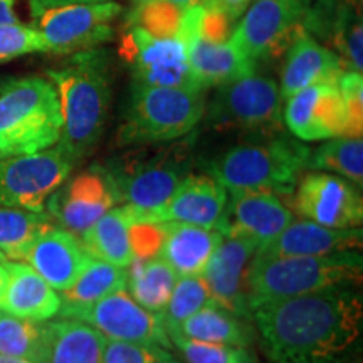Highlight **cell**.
Listing matches in <instances>:
<instances>
[{"mask_svg": "<svg viewBox=\"0 0 363 363\" xmlns=\"http://www.w3.org/2000/svg\"><path fill=\"white\" fill-rule=\"evenodd\" d=\"M252 318L274 363H335L362 333V294L353 286L264 303Z\"/></svg>", "mask_w": 363, "mask_h": 363, "instance_id": "6da1fadb", "label": "cell"}, {"mask_svg": "<svg viewBox=\"0 0 363 363\" xmlns=\"http://www.w3.org/2000/svg\"><path fill=\"white\" fill-rule=\"evenodd\" d=\"M61 104L59 145L81 160L96 147L111 101L110 61L98 48L74 52L61 67L48 71Z\"/></svg>", "mask_w": 363, "mask_h": 363, "instance_id": "7a4b0ae2", "label": "cell"}, {"mask_svg": "<svg viewBox=\"0 0 363 363\" xmlns=\"http://www.w3.org/2000/svg\"><path fill=\"white\" fill-rule=\"evenodd\" d=\"M311 150L283 130L269 135H252L208 163L212 175L227 190L266 192L291 197L299 177L308 169Z\"/></svg>", "mask_w": 363, "mask_h": 363, "instance_id": "3957f363", "label": "cell"}, {"mask_svg": "<svg viewBox=\"0 0 363 363\" xmlns=\"http://www.w3.org/2000/svg\"><path fill=\"white\" fill-rule=\"evenodd\" d=\"M61 130V104L51 79L26 76L0 86V158L51 148Z\"/></svg>", "mask_w": 363, "mask_h": 363, "instance_id": "277c9868", "label": "cell"}, {"mask_svg": "<svg viewBox=\"0 0 363 363\" xmlns=\"http://www.w3.org/2000/svg\"><path fill=\"white\" fill-rule=\"evenodd\" d=\"M360 252L347 251L326 256H293L252 259L249 271V308L279 299L323 291L337 286L362 283Z\"/></svg>", "mask_w": 363, "mask_h": 363, "instance_id": "5b68a950", "label": "cell"}, {"mask_svg": "<svg viewBox=\"0 0 363 363\" xmlns=\"http://www.w3.org/2000/svg\"><path fill=\"white\" fill-rule=\"evenodd\" d=\"M206 91L133 83L118 147H148L184 138L201 123Z\"/></svg>", "mask_w": 363, "mask_h": 363, "instance_id": "8992f818", "label": "cell"}, {"mask_svg": "<svg viewBox=\"0 0 363 363\" xmlns=\"http://www.w3.org/2000/svg\"><path fill=\"white\" fill-rule=\"evenodd\" d=\"M175 143L155 152L136 150L106 163L121 197L136 219L152 214L170 201L180 184L192 174V147Z\"/></svg>", "mask_w": 363, "mask_h": 363, "instance_id": "52a82bcc", "label": "cell"}, {"mask_svg": "<svg viewBox=\"0 0 363 363\" xmlns=\"http://www.w3.org/2000/svg\"><path fill=\"white\" fill-rule=\"evenodd\" d=\"M279 86L257 71L217 86L206 106L207 126L216 130H240L249 135H269L283 128Z\"/></svg>", "mask_w": 363, "mask_h": 363, "instance_id": "ba28073f", "label": "cell"}, {"mask_svg": "<svg viewBox=\"0 0 363 363\" xmlns=\"http://www.w3.org/2000/svg\"><path fill=\"white\" fill-rule=\"evenodd\" d=\"M78 163L61 145L0 158V207L44 212L45 202L61 187Z\"/></svg>", "mask_w": 363, "mask_h": 363, "instance_id": "9c48e42d", "label": "cell"}, {"mask_svg": "<svg viewBox=\"0 0 363 363\" xmlns=\"http://www.w3.org/2000/svg\"><path fill=\"white\" fill-rule=\"evenodd\" d=\"M118 52L130 67L133 83L202 89L190 69L189 38L184 29L175 38L160 39L140 27L128 26L121 35Z\"/></svg>", "mask_w": 363, "mask_h": 363, "instance_id": "30bf717a", "label": "cell"}, {"mask_svg": "<svg viewBox=\"0 0 363 363\" xmlns=\"http://www.w3.org/2000/svg\"><path fill=\"white\" fill-rule=\"evenodd\" d=\"M310 0H256L233 29L229 43L256 65L278 57L299 30Z\"/></svg>", "mask_w": 363, "mask_h": 363, "instance_id": "8fae6325", "label": "cell"}, {"mask_svg": "<svg viewBox=\"0 0 363 363\" xmlns=\"http://www.w3.org/2000/svg\"><path fill=\"white\" fill-rule=\"evenodd\" d=\"M61 318H72L98 330L104 338L120 342L157 343L172 348L163 315L135 301L128 289H120L86 306L61 308Z\"/></svg>", "mask_w": 363, "mask_h": 363, "instance_id": "7c38bea8", "label": "cell"}, {"mask_svg": "<svg viewBox=\"0 0 363 363\" xmlns=\"http://www.w3.org/2000/svg\"><path fill=\"white\" fill-rule=\"evenodd\" d=\"M123 12L120 4H72L45 9L35 16L48 52L74 54L94 49L113 38L111 22Z\"/></svg>", "mask_w": 363, "mask_h": 363, "instance_id": "4fadbf2b", "label": "cell"}, {"mask_svg": "<svg viewBox=\"0 0 363 363\" xmlns=\"http://www.w3.org/2000/svg\"><path fill=\"white\" fill-rule=\"evenodd\" d=\"M59 227L81 235L108 211L121 206V197L106 165H93L54 190L45 202Z\"/></svg>", "mask_w": 363, "mask_h": 363, "instance_id": "5bb4252c", "label": "cell"}, {"mask_svg": "<svg viewBox=\"0 0 363 363\" xmlns=\"http://www.w3.org/2000/svg\"><path fill=\"white\" fill-rule=\"evenodd\" d=\"M294 212L331 229H352L363 222L360 189L343 177L313 170L299 177L291 194Z\"/></svg>", "mask_w": 363, "mask_h": 363, "instance_id": "9a60e30c", "label": "cell"}, {"mask_svg": "<svg viewBox=\"0 0 363 363\" xmlns=\"http://www.w3.org/2000/svg\"><path fill=\"white\" fill-rule=\"evenodd\" d=\"M303 29L316 40L331 44L345 71L363 69V24L360 0L308 2Z\"/></svg>", "mask_w": 363, "mask_h": 363, "instance_id": "2e32d148", "label": "cell"}, {"mask_svg": "<svg viewBox=\"0 0 363 363\" xmlns=\"http://www.w3.org/2000/svg\"><path fill=\"white\" fill-rule=\"evenodd\" d=\"M284 123L301 142L347 136V110L338 84L320 83L294 93L286 99Z\"/></svg>", "mask_w": 363, "mask_h": 363, "instance_id": "e0dca14e", "label": "cell"}, {"mask_svg": "<svg viewBox=\"0 0 363 363\" xmlns=\"http://www.w3.org/2000/svg\"><path fill=\"white\" fill-rule=\"evenodd\" d=\"M257 246L242 238H224L208 259L202 278L212 301L222 310L249 320V271Z\"/></svg>", "mask_w": 363, "mask_h": 363, "instance_id": "ac0fdd59", "label": "cell"}, {"mask_svg": "<svg viewBox=\"0 0 363 363\" xmlns=\"http://www.w3.org/2000/svg\"><path fill=\"white\" fill-rule=\"evenodd\" d=\"M227 201L229 194L214 177L190 174L165 206L142 220L184 222L224 234Z\"/></svg>", "mask_w": 363, "mask_h": 363, "instance_id": "d6986e66", "label": "cell"}, {"mask_svg": "<svg viewBox=\"0 0 363 363\" xmlns=\"http://www.w3.org/2000/svg\"><path fill=\"white\" fill-rule=\"evenodd\" d=\"M294 220V214L278 195L234 192L227 201L224 238L251 240L257 249L278 238Z\"/></svg>", "mask_w": 363, "mask_h": 363, "instance_id": "ffe728a7", "label": "cell"}, {"mask_svg": "<svg viewBox=\"0 0 363 363\" xmlns=\"http://www.w3.org/2000/svg\"><path fill=\"white\" fill-rule=\"evenodd\" d=\"M202 6L185 9L182 29L189 38V62L195 79L202 89L217 88L229 81L257 71V65L239 52L229 40L208 43L197 35V21Z\"/></svg>", "mask_w": 363, "mask_h": 363, "instance_id": "44dd1931", "label": "cell"}, {"mask_svg": "<svg viewBox=\"0 0 363 363\" xmlns=\"http://www.w3.org/2000/svg\"><path fill=\"white\" fill-rule=\"evenodd\" d=\"M363 233L360 227L331 229L308 219L293 220L278 238L259 247L254 259H276L293 256H326L362 247Z\"/></svg>", "mask_w": 363, "mask_h": 363, "instance_id": "7402d4cb", "label": "cell"}, {"mask_svg": "<svg viewBox=\"0 0 363 363\" xmlns=\"http://www.w3.org/2000/svg\"><path fill=\"white\" fill-rule=\"evenodd\" d=\"M24 261L56 291H65L79 278L93 257L78 235L54 224L39 235Z\"/></svg>", "mask_w": 363, "mask_h": 363, "instance_id": "603a6c76", "label": "cell"}, {"mask_svg": "<svg viewBox=\"0 0 363 363\" xmlns=\"http://www.w3.org/2000/svg\"><path fill=\"white\" fill-rule=\"evenodd\" d=\"M343 71L342 61L337 54L301 29L286 49L279 86L281 99L286 101L294 93L313 84H337Z\"/></svg>", "mask_w": 363, "mask_h": 363, "instance_id": "cb8c5ba5", "label": "cell"}, {"mask_svg": "<svg viewBox=\"0 0 363 363\" xmlns=\"http://www.w3.org/2000/svg\"><path fill=\"white\" fill-rule=\"evenodd\" d=\"M7 274L6 294L0 310L13 316L48 321L57 316L61 298L39 272L27 262L0 259Z\"/></svg>", "mask_w": 363, "mask_h": 363, "instance_id": "d4e9b609", "label": "cell"}, {"mask_svg": "<svg viewBox=\"0 0 363 363\" xmlns=\"http://www.w3.org/2000/svg\"><path fill=\"white\" fill-rule=\"evenodd\" d=\"M165 240L158 256L174 267L180 276H202L208 259L224 240L219 230L184 224V222H163Z\"/></svg>", "mask_w": 363, "mask_h": 363, "instance_id": "484cf974", "label": "cell"}, {"mask_svg": "<svg viewBox=\"0 0 363 363\" xmlns=\"http://www.w3.org/2000/svg\"><path fill=\"white\" fill-rule=\"evenodd\" d=\"M104 343L98 330L79 320L48 321L44 363H103Z\"/></svg>", "mask_w": 363, "mask_h": 363, "instance_id": "4316f807", "label": "cell"}, {"mask_svg": "<svg viewBox=\"0 0 363 363\" xmlns=\"http://www.w3.org/2000/svg\"><path fill=\"white\" fill-rule=\"evenodd\" d=\"M133 216L128 206L115 207L79 235L93 259L126 267L135 259L130 246V224Z\"/></svg>", "mask_w": 363, "mask_h": 363, "instance_id": "83f0119b", "label": "cell"}, {"mask_svg": "<svg viewBox=\"0 0 363 363\" xmlns=\"http://www.w3.org/2000/svg\"><path fill=\"white\" fill-rule=\"evenodd\" d=\"M177 274L174 267L162 257L138 259L126 266V289L138 305L150 311L160 313L167 306L174 291Z\"/></svg>", "mask_w": 363, "mask_h": 363, "instance_id": "f1b7e54d", "label": "cell"}, {"mask_svg": "<svg viewBox=\"0 0 363 363\" xmlns=\"http://www.w3.org/2000/svg\"><path fill=\"white\" fill-rule=\"evenodd\" d=\"M174 331L201 342L238 345V347H249L254 340V331L246 318L233 315L217 305L203 306L202 310L182 321L179 328Z\"/></svg>", "mask_w": 363, "mask_h": 363, "instance_id": "f546056e", "label": "cell"}, {"mask_svg": "<svg viewBox=\"0 0 363 363\" xmlns=\"http://www.w3.org/2000/svg\"><path fill=\"white\" fill-rule=\"evenodd\" d=\"M52 225L45 212L0 207V259L24 261L39 235Z\"/></svg>", "mask_w": 363, "mask_h": 363, "instance_id": "4dcf8cb0", "label": "cell"}, {"mask_svg": "<svg viewBox=\"0 0 363 363\" xmlns=\"http://www.w3.org/2000/svg\"><path fill=\"white\" fill-rule=\"evenodd\" d=\"M120 289H126V267L93 259L69 288L59 291L61 308L91 305Z\"/></svg>", "mask_w": 363, "mask_h": 363, "instance_id": "1f68e13d", "label": "cell"}, {"mask_svg": "<svg viewBox=\"0 0 363 363\" xmlns=\"http://www.w3.org/2000/svg\"><path fill=\"white\" fill-rule=\"evenodd\" d=\"M48 323L13 316L0 310V353L44 363Z\"/></svg>", "mask_w": 363, "mask_h": 363, "instance_id": "d6a6232c", "label": "cell"}, {"mask_svg": "<svg viewBox=\"0 0 363 363\" xmlns=\"http://www.w3.org/2000/svg\"><path fill=\"white\" fill-rule=\"evenodd\" d=\"M308 169L335 172L362 189L363 185V140L362 136H337L311 150Z\"/></svg>", "mask_w": 363, "mask_h": 363, "instance_id": "836d02e7", "label": "cell"}, {"mask_svg": "<svg viewBox=\"0 0 363 363\" xmlns=\"http://www.w3.org/2000/svg\"><path fill=\"white\" fill-rule=\"evenodd\" d=\"M208 305H216V303L212 301L206 279L202 276H180L169 303L162 311L167 333L179 328L182 321Z\"/></svg>", "mask_w": 363, "mask_h": 363, "instance_id": "e575fe53", "label": "cell"}, {"mask_svg": "<svg viewBox=\"0 0 363 363\" xmlns=\"http://www.w3.org/2000/svg\"><path fill=\"white\" fill-rule=\"evenodd\" d=\"M169 337L185 363H257L256 355L247 347L201 342L177 331H172Z\"/></svg>", "mask_w": 363, "mask_h": 363, "instance_id": "d590c367", "label": "cell"}, {"mask_svg": "<svg viewBox=\"0 0 363 363\" xmlns=\"http://www.w3.org/2000/svg\"><path fill=\"white\" fill-rule=\"evenodd\" d=\"M185 9L169 0H150L142 7L131 9L128 26H136L153 38H175L180 34L184 24Z\"/></svg>", "mask_w": 363, "mask_h": 363, "instance_id": "8d00e7d4", "label": "cell"}, {"mask_svg": "<svg viewBox=\"0 0 363 363\" xmlns=\"http://www.w3.org/2000/svg\"><path fill=\"white\" fill-rule=\"evenodd\" d=\"M34 52H48V45L38 27L16 22H0V62L27 56Z\"/></svg>", "mask_w": 363, "mask_h": 363, "instance_id": "74e56055", "label": "cell"}, {"mask_svg": "<svg viewBox=\"0 0 363 363\" xmlns=\"http://www.w3.org/2000/svg\"><path fill=\"white\" fill-rule=\"evenodd\" d=\"M103 363H180L170 348L157 343L120 342L108 340L104 343Z\"/></svg>", "mask_w": 363, "mask_h": 363, "instance_id": "f35d334b", "label": "cell"}, {"mask_svg": "<svg viewBox=\"0 0 363 363\" xmlns=\"http://www.w3.org/2000/svg\"><path fill=\"white\" fill-rule=\"evenodd\" d=\"M338 89L347 110V136L363 133V78L362 72L343 71L338 79Z\"/></svg>", "mask_w": 363, "mask_h": 363, "instance_id": "ab89813d", "label": "cell"}, {"mask_svg": "<svg viewBox=\"0 0 363 363\" xmlns=\"http://www.w3.org/2000/svg\"><path fill=\"white\" fill-rule=\"evenodd\" d=\"M133 216V214H131ZM165 240V224L142 219H131L130 224V246L133 257L152 259L162 251Z\"/></svg>", "mask_w": 363, "mask_h": 363, "instance_id": "60d3db41", "label": "cell"}, {"mask_svg": "<svg viewBox=\"0 0 363 363\" xmlns=\"http://www.w3.org/2000/svg\"><path fill=\"white\" fill-rule=\"evenodd\" d=\"M233 22L219 9L202 6L197 21V35L208 43H225L233 34Z\"/></svg>", "mask_w": 363, "mask_h": 363, "instance_id": "b9f144b4", "label": "cell"}, {"mask_svg": "<svg viewBox=\"0 0 363 363\" xmlns=\"http://www.w3.org/2000/svg\"><path fill=\"white\" fill-rule=\"evenodd\" d=\"M249 2L251 0H207L206 6L219 9V11L224 12L227 17H230L235 22L246 11Z\"/></svg>", "mask_w": 363, "mask_h": 363, "instance_id": "7bdbcfd3", "label": "cell"}, {"mask_svg": "<svg viewBox=\"0 0 363 363\" xmlns=\"http://www.w3.org/2000/svg\"><path fill=\"white\" fill-rule=\"evenodd\" d=\"M108 2V0H29V9L33 16H39L45 9L61 7V6H72V4H99Z\"/></svg>", "mask_w": 363, "mask_h": 363, "instance_id": "ee69618b", "label": "cell"}, {"mask_svg": "<svg viewBox=\"0 0 363 363\" xmlns=\"http://www.w3.org/2000/svg\"><path fill=\"white\" fill-rule=\"evenodd\" d=\"M17 0H0V22H16L17 16L13 7Z\"/></svg>", "mask_w": 363, "mask_h": 363, "instance_id": "f6af8a7d", "label": "cell"}, {"mask_svg": "<svg viewBox=\"0 0 363 363\" xmlns=\"http://www.w3.org/2000/svg\"><path fill=\"white\" fill-rule=\"evenodd\" d=\"M169 2L175 4L182 9H189V7H195V6H206L207 0H169Z\"/></svg>", "mask_w": 363, "mask_h": 363, "instance_id": "bcb514c9", "label": "cell"}, {"mask_svg": "<svg viewBox=\"0 0 363 363\" xmlns=\"http://www.w3.org/2000/svg\"><path fill=\"white\" fill-rule=\"evenodd\" d=\"M6 284H7V274H6V269H4L2 261H0V308H2L4 294H6Z\"/></svg>", "mask_w": 363, "mask_h": 363, "instance_id": "7dc6e473", "label": "cell"}, {"mask_svg": "<svg viewBox=\"0 0 363 363\" xmlns=\"http://www.w3.org/2000/svg\"><path fill=\"white\" fill-rule=\"evenodd\" d=\"M0 363H34V362L26 360V358H21V357H11V355H4V353H0Z\"/></svg>", "mask_w": 363, "mask_h": 363, "instance_id": "c3c4849f", "label": "cell"}, {"mask_svg": "<svg viewBox=\"0 0 363 363\" xmlns=\"http://www.w3.org/2000/svg\"><path fill=\"white\" fill-rule=\"evenodd\" d=\"M147 2H150V0H131V4H133V9L142 7L143 4H147Z\"/></svg>", "mask_w": 363, "mask_h": 363, "instance_id": "681fc988", "label": "cell"}]
</instances>
